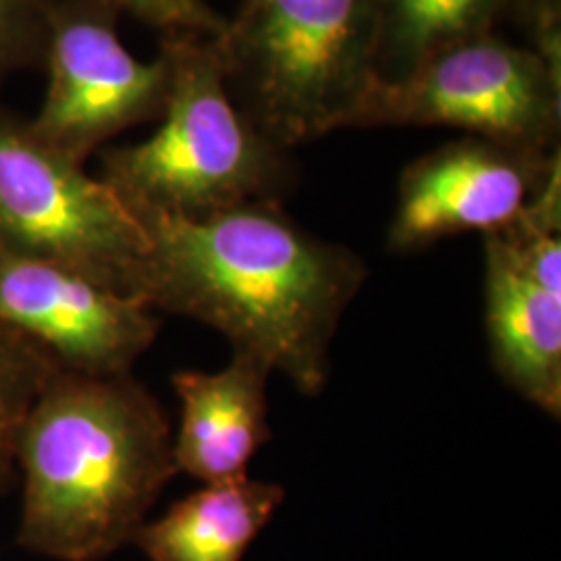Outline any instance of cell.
Returning <instances> with one entry per match:
<instances>
[{
  "label": "cell",
  "mask_w": 561,
  "mask_h": 561,
  "mask_svg": "<svg viewBox=\"0 0 561 561\" xmlns=\"http://www.w3.org/2000/svg\"><path fill=\"white\" fill-rule=\"evenodd\" d=\"M484 238V324L503 381L551 419L561 416V296L524 275Z\"/></svg>",
  "instance_id": "11"
},
{
  "label": "cell",
  "mask_w": 561,
  "mask_h": 561,
  "mask_svg": "<svg viewBox=\"0 0 561 561\" xmlns=\"http://www.w3.org/2000/svg\"><path fill=\"white\" fill-rule=\"evenodd\" d=\"M150 250L138 300L204 322L233 352L319 396L341 319L368 277L350 248L301 229L280 202L183 221L141 217Z\"/></svg>",
  "instance_id": "1"
},
{
  "label": "cell",
  "mask_w": 561,
  "mask_h": 561,
  "mask_svg": "<svg viewBox=\"0 0 561 561\" xmlns=\"http://www.w3.org/2000/svg\"><path fill=\"white\" fill-rule=\"evenodd\" d=\"M447 125L486 140L560 148L561 73L533 48L486 34L424 60L400 81H375L347 127Z\"/></svg>",
  "instance_id": "6"
},
{
  "label": "cell",
  "mask_w": 561,
  "mask_h": 561,
  "mask_svg": "<svg viewBox=\"0 0 561 561\" xmlns=\"http://www.w3.org/2000/svg\"><path fill=\"white\" fill-rule=\"evenodd\" d=\"M283 502L277 482L204 484L159 520L144 522L131 542L148 561H241Z\"/></svg>",
  "instance_id": "12"
},
{
  "label": "cell",
  "mask_w": 561,
  "mask_h": 561,
  "mask_svg": "<svg viewBox=\"0 0 561 561\" xmlns=\"http://www.w3.org/2000/svg\"><path fill=\"white\" fill-rule=\"evenodd\" d=\"M18 542L59 561H99L134 541L178 474L157 398L129 375L57 370L23 422Z\"/></svg>",
  "instance_id": "2"
},
{
  "label": "cell",
  "mask_w": 561,
  "mask_h": 561,
  "mask_svg": "<svg viewBox=\"0 0 561 561\" xmlns=\"http://www.w3.org/2000/svg\"><path fill=\"white\" fill-rule=\"evenodd\" d=\"M119 11L101 0H44L48 71L30 127L71 161H85L121 131L162 115L171 60L136 59L121 42Z\"/></svg>",
  "instance_id": "7"
},
{
  "label": "cell",
  "mask_w": 561,
  "mask_h": 561,
  "mask_svg": "<svg viewBox=\"0 0 561 561\" xmlns=\"http://www.w3.org/2000/svg\"><path fill=\"white\" fill-rule=\"evenodd\" d=\"M171 85L157 131L102 150L101 180L141 217L202 221L252 202H280L296 183L289 150L233 104L210 38L164 36Z\"/></svg>",
  "instance_id": "3"
},
{
  "label": "cell",
  "mask_w": 561,
  "mask_h": 561,
  "mask_svg": "<svg viewBox=\"0 0 561 561\" xmlns=\"http://www.w3.org/2000/svg\"><path fill=\"white\" fill-rule=\"evenodd\" d=\"M0 324L60 370L129 375L161 331L154 310L57 262L0 250Z\"/></svg>",
  "instance_id": "8"
},
{
  "label": "cell",
  "mask_w": 561,
  "mask_h": 561,
  "mask_svg": "<svg viewBox=\"0 0 561 561\" xmlns=\"http://www.w3.org/2000/svg\"><path fill=\"white\" fill-rule=\"evenodd\" d=\"M0 250L57 262L138 300L150 241L108 183L0 104Z\"/></svg>",
  "instance_id": "5"
},
{
  "label": "cell",
  "mask_w": 561,
  "mask_h": 561,
  "mask_svg": "<svg viewBox=\"0 0 561 561\" xmlns=\"http://www.w3.org/2000/svg\"><path fill=\"white\" fill-rule=\"evenodd\" d=\"M558 164L560 148L539 152L479 136L447 141L403 169L387 245L408 254L466 231H500Z\"/></svg>",
  "instance_id": "9"
},
{
  "label": "cell",
  "mask_w": 561,
  "mask_h": 561,
  "mask_svg": "<svg viewBox=\"0 0 561 561\" xmlns=\"http://www.w3.org/2000/svg\"><path fill=\"white\" fill-rule=\"evenodd\" d=\"M119 13L157 27L164 36L217 38L227 18L210 9L204 0H101Z\"/></svg>",
  "instance_id": "16"
},
{
  "label": "cell",
  "mask_w": 561,
  "mask_h": 561,
  "mask_svg": "<svg viewBox=\"0 0 561 561\" xmlns=\"http://www.w3.org/2000/svg\"><path fill=\"white\" fill-rule=\"evenodd\" d=\"M514 0H381L377 80L400 81L443 50L493 34Z\"/></svg>",
  "instance_id": "13"
},
{
  "label": "cell",
  "mask_w": 561,
  "mask_h": 561,
  "mask_svg": "<svg viewBox=\"0 0 561 561\" xmlns=\"http://www.w3.org/2000/svg\"><path fill=\"white\" fill-rule=\"evenodd\" d=\"M57 370L38 345L0 324V486L18 466L21 426Z\"/></svg>",
  "instance_id": "14"
},
{
  "label": "cell",
  "mask_w": 561,
  "mask_h": 561,
  "mask_svg": "<svg viewBox=\"0 0 561 561\" xmlns=\"http://www.w3.org/2000/svg\"><path fill=\"white\" fill-rule=\"evenodd\" d=\"M271 375L259 358L233 352L217 373L181 370L173 377L181 403L173 435L178 472L204 484L248 477L250 461L273 437L266 398Z\"/></svg>",
  "instance_id": "10"
},
{
  "label": "cell",
  "mask_w": 561,
  "mask_h": 561,
  "mask_svg": "<svg viewBox=\"0 0 561 561\" xmlns=\"http://www.w3.org/2000/svg\"><path fill=\"white\" fill-rule=\"evenodd\" d=\"M381 0H240L210 38L241 115L283 150L345 129L377 81Z\"/></svg>",
  "instance_id": "4"
},
{
  "label": "cell",
  "mask_w": 561,
  "mask_h": 561,
  "mask_svg": "<svg viewBox=\"0 0 561 561\" xmlns=\"http://www.w3.org/2000/svg\"><path fill=\"white\" fill-rule=\"evenodd\" d=\"M44 46V0H0V81L42 65Z\"/></svg>",
  "instance_id": "15"
}]
</instances>
